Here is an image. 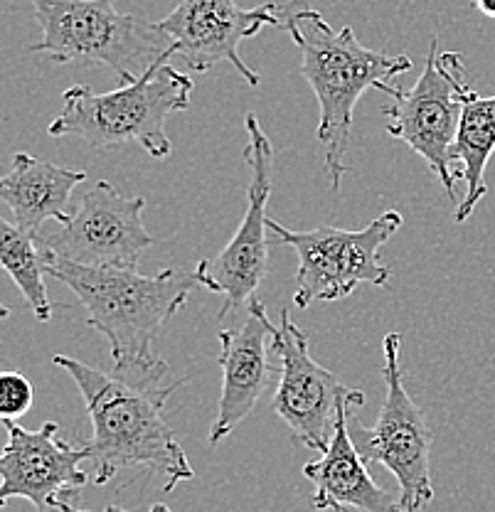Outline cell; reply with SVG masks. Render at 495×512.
Returning a JSON list of instances; mask_svg holds the SVG:
<instances>
[{"mask_svg":"<svg viewBox=\"0 0 495 512\" xmlns=\"http://www.w3.org/2000/svg\"><path fill=\"white\" fill-rule=\"evenodd\" d=\"M47 274L65 284L87 308L89 328L99 330L111 345L114 375L138 387L173 394L180 387L170 380L168 365L153 352V340L163 325L183 311L195 288H207L198 269H165L143 276L136 269L82 266L47 254Z\"/></svg>","mask_w":495,"mask_h":512,"instance_id":"1","label":"cell"},{"mask_svg":"<svg viewBox=\"0 0 495 512\" xmlns=\"http://www.w3.org/2000/svg\"><path fill=\"white\" fill-rule=\"evenodd\" d=\"M52 365L72 377L87 404L92 439L84 446L94 483L106 485L119 473L141 468L163 476V493H173L175 485L195 478L185 448L163 419L168 392L138 387L67 355H55Z\"/></svg>","mask_w":495,"mask_h":512,"instance_id":"2","label":"cell"},{"mask_svg":"<svg viewBox=\"0 0 495 512\" xmlns=\"http://www.w3.org/2000/svg\"><path fill=\"white\" fill-rule=\"evenodd\" d=\"M284 30L301 50V74L311 84L321 106L316 138L326 153V170L333 190L350 173L348 146L355 106L367 89L387 94L399 74L412 69L407 55L370 50L353 28L333 30L328 20L306 0L284 5Z\"/></svg>","mask_w":495,"mask_h":512,"instance_id":"3","label":"cell"},{"mask_svg":"<svg viewBox=\"0 0 495 512\" xmlns=\"http://www.w3.org/2000/svg\"><path fill=\"white\" fill-rule=\"evenodd\" d=\"M193 89L190 74L168 62L114 92L99 94L87 84H74L62 94L65 106L47 131L55 138L74 136L99 151L136 143L151 158L165 160L173 153L165 121L188 109Z\"/></svg>","mask_w":495,"mask_h":512,"instance_id":"4","label":"cell"},{"mask_svg":"<svg viewBox=\"0 0 495 512\" xmlns=\"http://www.w3.org/2000/svg\"><path fill=\"white\" fill-rule=\"evenodd\" d=\"M40 40L28 52L62 64L109 67L121 84L143 77L175 57L161 25L141 15L119 13L114 0H30Z\"/></svg>","mask_w":495,"mask_h":512,"instance_id":"5","label":"cell"},{"mask_svg":"<svg viewBox=\"0 0 495 512\" xmlns=\"http://www.w3.org/2000/svg\"><path fill=\"white\" fill-rule=\"evenodd\" d=\"M266 224L271 247H289L298 256L296 308H308L318 301H343L363 284L390 286L392 269L380 261V249L402 229L399 212H385L358 232L338 227L296 232L271 217Z\"/></svg>","mask_w":495,"mask_h":512,"instance_id":"6","label":"cell"},{"mask_svg":"<svg viewBox=\"0 0 495 512\" xmlns=\"http://www.w3.org/2000/svg\"><path fill=\"white\" fill-rule=\"evenodd\" d=\"M385 402L372 429L348 412V431L363 461L385 466L399 483V508L402 512H422L434 498L431 485V444L434 434L419 404L407 392L402 380V335L387 333L385 343Z\"/></svg>","mask_w":495,"mask_h":512,"instance_id":"7","label":"cell"},{"mask_svg":"<svg viewBox=\"0 0 495 512\" xmlns=\"http://www.w3.org/2000/svg\"><path fill=\"white\" fill-rule=\"evenodd\" d=\"M473 92L476 89L468 84V69L461 52L439 55V42L434 37L417 84L409 92L392 84L387 92L390 101L382 109L387 116V133L427 160L429 170L444 185L451 200L456 197L459 180L451 168V146L459 133L463 101Z\"/></svg>","mask_w":495,"mask_h":512,"instance_id":"8","label":"cell"},{"mask_svg":"<svg viewBox=\"0 0 495 512\" xmlns=\"http://www.w3.org/2000/svg\"><path fill=\"white\" fill-rule=\"evenodd\" d=\"M244 126L249 133V146L244 148V160L252 170L247 190V210L242 222L234 232L232 242L222 249L215 259L198 261L195 269L205 276L207 291L220 293L225 298L222 311L217 318L249 306L257 298L266 274H269V205L271 190H274V146L264 133L262 121L254 111L244 116Z\"/></svg>","mask_w":495,"mask_h":512,"instance_id":"9","label":"cell"},{"mask_svg":"<svg viewBox=\"0 0 495 512\" xmlns=\"http://www.w3.org/2000/svg\"><path fill=\"white\" fill-rule=\"evenodd\" d=\"M146 200L121 195L109 180H97L79 197L74 215L40 239L42 249L82 266L136 269L156 237L143 224Z\"/></svg>","mask_w":495,"mask_h":512,"instance_id":"10","label":"cell"},{"mask_svg":"<svg viewBox=\"0 0 495 512\" xmlns=\"http://www.w3.org/2000/svg\"><path fill=\"white\" fill-rule=\"evenodd\" d=\"M279 382L274 392V412L291 429L301 446L326 453L333 439L335 419L343 404L363 407L365 394L348 387L311 355V340L301 325L281 311L279 323Z\"/></svg>","mask_w":495,"mask_h":512,"instance_id":"11","label":"cell"},{"mask_svg":"<svg viewBox=\"0 0 495 512\" xmlns=\"http://www.w3.org/2000/svg\"><path fill=\"white\" fill-rule=\"evenodd\" d=\"M158 25L190 72L205 74L227 62L249 87H259L262 74L244 62L239 45L266 25L284 28V5L266 0L257 8H239L237 0H180Z\"/></svg>","mask_w":495,"mask_h":512,"instance_id":"12","label":"cell"},{"mask_svg":"<svg viewBox=\"0 0 495 512\" xmlns=\"http://www.w3.org/2000/svg\"><path fill=\"white\" fill-rule=\"evenodd\" d=\"M8 444L0 456V505L23 498L37 512H62L89 480L82 463L89 461L87 446L69 444L55 421L30 431L18 421L3 419Z\"/></svg>","mask_w":495,"mask_h":512,"instance_id":"13","label":"cell"},{"mask_svg":"<svg viewBox=\"0 0 495 512\" xmlns=\"http://www.w3.org/2000/svg\"><path fill=\"white\" fill-rule=\"evenodd\" d=\"M279 328L259 298L247 306L242 323L220 330L222 392L215 421L210 426V446L232 434L257 407L271 387L279 367Z\"/></svg>","mask_w":495,"mask_h":512,"instance_id":"14","label":"cell"},{"mask_svg":"<svg viewBox=\"0 0 495 512\" xmlns=\"http://www.w3.org/2000/svg\"><path fill=\"white\" fill-rule=\"evenodd\" d=\"M350 409H355V404L340 407L328 451L303 466V476L313 483L311 505L335 512H402L399 498L395 500L390 490L380 488L367 473V463L350 439Z\"/></svg>","mask_w":495,"mask_h":512,"instance_id":"15","label":"cell"},{"mask_svg":"<svg viewBox=\"0 0 495 512\" xmlns=\"http://www.w3.org/2000/svg\"><path fill=\"white\" fill-rule=\"evenodd\" d=\"M84 180V170L62 168L30 153H18L13 158V168L0 183V197L13 212L15 227L37 234L47 220L69 222L77 207L72 192Z\"/></svg>","mask_w":495,"mask_h":512,"instance_id":"16","label":"cell"},{"mask_svg":"<svg viewBox=\"0 0 495 512\" xmlns=\"http://www.w3.org/2000/svg\"><path fill=\"white\" fill-rule=\"evenodd\" d=\"M495 153V96H478L473 92L463 101V114L456 141L451 146V163H459V178L466 183L454 212V222L463 224L473 215L478 202L488 195L486 168Z\"/></svg>","mask_w":495,"mask_h":512,"instance_id":"17","label":"cell"},{"mask_svg":"<svg viewBox=\"0 0 495 512\" xmlns=\"http://www.w3.org/2000/svg\"><path fill=\"white\" fill-rule=\"evenodd\" d=\"M0 264L33 308L35 318L47 323L52 318V303L45 286L47 256L42 244L37 242V234L25 232L8 220L0 222Z\"/></svg>","mask_w":495,"mask_h":512,"instance_id":"18","label":"cell"},{"mask_svg":"<svg viewBox=\"0 0 495 512\" xmlns=\"http://www.w3.org/2000/svg\"><path fill=\"white\" fill-rule=\"evenodd\" d=\"M35 389L20 372H3L0 375V416L3 419H20L33 407Z\"/></svg>","mask_w":495,"mask_h":512,"instance_id":"19","label":"cell"},{"mask_svg":"<svg viewBox=\"0 0 495 512\" xmlns=\"http://www.w3.org/2000/svg\"><path fill=\"white\" fill-rule=\"evenodd\" d=\"M62 512H94V510H79V508H74L72 500H69V503L62 505ZM101 512H131V510L119 508V505H106V508L101 510ZM148 512H170V508H168V505H165V503H156Z\"/></svg>","mask_w":495,"mask_h":512,"instance_id":"20","label":"cell"},{"mask_svg":"<svg viewBox=\"0 0 495 512\" xmlns=\"http://www.w3.org/2000/svg\"><path fill=\"white\" fill-rule=\"evenodd\" d=\"M473 5L478 8V13H483L486 18L495 20V0H473Z\"/></svg>","mask_w":495,"mask_h":512,"instance_id":"21","label":"cell"}]
</instances>
